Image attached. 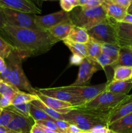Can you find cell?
Wrapping results in <instances>:
<instances>
[{
    "mask_svg": "<svg viewBox=\"0 0 132 133\" xmlns=\"http://www.w3.org/2000/svg\"><path fill=\"white\" fill-rule=\"evenodd\" d=\"M0 36L13 47L23 60L46 53L60 41L47 31L21 28L9 25H6L0 30Z\"/></svg>",
    "mask_w": 132,
    "mask_h": 133,
    "instance_id": "1",
    "label": "cell"
},
{
    "mask_svg": "<svg viewBox=\"0 0 132 133\" xmlns=\"http://www.w3.org/2000/svg\"><path fill=\"white\" fill-rule=\"evenodd\" d=\"M112 110H97L76 107L67 114H62L63 119L75 124L83 132H88L98 126L108 127L109 118Z\"/></svg>",
    "mask_w": 132,
    "mask_h": 133,
    "instance_id": "2",
    "label": "cell"
},
{
    "mask_svg": "<svg viewBox=\"0 0 132 133\" xmlns=\"http://www.w3.org/2000/svg\"><path fill=\"white\" fill-rule=\"evenodd\" d=\"M5 60L6 68L3 74H0V78L19 90L36 94L37 90L32 87L22 68L21 57L14 50Z\"/></svg>",
    "mask_w": 132,
    "mask_h": 133,
    "instance_id": "3",
    "label": "cell"
},
{
    "mask_svg": "<svg viewBox=\"0 0 132 133\" xmlns=\"http://www.w3.org/2000/svg\"><path fill=\"white\" fill-rule=\"evenodd\" d=\"M69 15L70 19L74 25L86 31L102 23L107 18L103 5L87 9L77 6L70 12Z\"/></svg>",
    "mask_w": 132,
    "mask_h": 133,
    "instance_id": "4",
    "label": "cell"
},
{
    "mask_svg": "<svg viewBox=\"0 0 132 133\" xmlns=\"http://www.w3.org/2000/svg\"><path fill=\"white\" fill-rule=\"evenodd\" d=\"M116 23V21L107 18L103 22L87 31L91 38L100 44L118 45Z\"/></svg>",
    "mask_w": 132,
    "mask_h": 133,
    "instance_id": "5",
    "label": "cell"
},
{
    "mask_svg": "<svg viewBox=\"0 0 132 133\" xmlns=\"http://www.w3.org/2000/svg\"><path fill=\"white\" fill-rule=\"evenodd\" d=\"M128 97V95L116 94L104 90L94 97L93 99L83 105L81 107L97 110H113L125 103Z\"/></svg>",
    "mask_w": 132,
    "mask_h": 133,
    "instance_id": "6",
    "label": "cell"
},
{
    "mask_svg": "<svg viewBox=\"0 0 132 133\" xmlns=\"http://www.w3.org/2000/svg\"><path fill=\"white\" fill-rule=\"evenodd\" d=\"M3 10L5 14L6 25L21 28L41 31L35 23V14L23 12L6 8H3Z\"/></svg>",
    "mask_w": 132,
    "mask_h": 133,
    "instance_id": "7",
    "label": "cell"
},
{
    "mask_svg": "<svg viewBox=\"0 0 132 133\" xmlns=\"http://www.w3.org/2000/svg\"><path fill=\"white\" fill-rule=\"evenodd\" d=\"M107 83L91 86H67L62 88L74 96L78 97L83 105L89 102L106 90ZM82 106V105H81Z\"/></svg>",
    "mask_w": 132,
    "mask_h": 133,
    "instance_id": "8",
    "label": "cell"
},
{
    "mask_svg": "<svg viewBox=\"0 0 132 133\" xmlns=\"http://www.w3.org/2000/svg\"><path fill=\"white\" fill-rule=\"evenodd\" d=\"M69 20V12L63 10L44 16L34 15L35 23L41 31H48L60 23Z\"/></svg>",
    "mask_w": 132,
    "mask_h": 133,
    "instance_id": "9",
    "label": "cell"
},
{
    "mask_svg": "<svg viewBox=\"0 0 132 133\" xmlns=\"http://www.w3.org/2000/svg\"><path fill=\"white\" fill-rule=\"evenodd\" d=\"M102 68L96 61H91L87 58H84L80 65L78 74L76 80L71 84V86H87L90 82L93 74Z\"/></svg>",
    "mask_w": 132,
    "mask_h": 133,
    "instance_id": "10",
    "label": "cell"
},
{
    "mask_svg": "<svg viewBox=\"0 0 132 133\" xmlns=\"http://www.w3.org/2000/svg\"><path fill=\"white\" fill-rule=\"evenodd\" d=\"M37 91L44 96L53 97V98L60 100L62 101L71 103L75 107L81 106L83 105L82 102L78 97L66 91L62 87L40 88V89H37Z\"/></svg>",
    "mask_w": 132,
    "mask_h": 133,
    "instance_id": "11",
    "label": "cell"
},
{
    "mask_svg": "<svg viewBox=\"0 0 132 133\" xmlns=\"http://www.w3.org/2000/svg\"><path fill=\"white\" fill-rule=\"evenodd\" d=\"M0 6L29 14H39L41 9L28 0H0Z\"/></svg>",
    "mask_w": 132,
    "mask_h": 133,
    "instance_id": "12",
    "label": "cell"
},
{
    "mask_svg": "<svg viewBox=\"0 0 132 133\" xmlns=\"http://www.w3.org/2000/svg\"><path fill=\"white\" fill-rule=\"evenodd\" d=\"M34 123V121L31 118L15 114L13 119L6 127L9 131L15 133H31V129Z\"/></svg>",
    "mask_w": 132,
    "mask_h": 133,
    "instance_id": "13",
    "label": "cell"
},
{
    "mask_svg": "<svg viewBox=\"0 0 132 133\" xmlns=\"http://www.w3.org/2000/svg\"><path fill=\"white\" fill-rule=\"evenodd\" d=\"M36 95L38 97V99L43 103L45 105L61 114H67L75 108V107L71 105V103L44 96L38 91L36 92Z\"/></svg>",
    "mask_w": 132,
    "mask_h": 133,
    "instance_id": "14",
    "label": "cell"
},
{
    "mask_svg": "<svg viewBox=\"0 0 132 133\" xmlns=\"http://www.w3.org/2000/svg\"><path fill=\"white\" fill-rule=\"evenodd\" d=\"M118 45L122 47L132 46V24L116 22Z\"/></svg>",
    "mask_w": 132,
    "mask_h": 133,
    "instance_id": "15",
    "label": "cell"
},
{
    "mask_svg": "<svg viewBox=\"0 0 132 133\" xmlns=\"http://www.w3.org/2000/svg\"><path fill=\"white\" fill-rule=\"evenodd\" d=\"M102 5L104 7L107 18H111L116 22H122L127 14V9L113 3L110 0H105Z\"/></svg>",
    "mask_w": 132,
    "mask_h": 133,
    "instance_id": "16",
    "label": "cell"
},
{
    "mask_svg": "<svg viewBox=\"0 0 132 133\" xmlns=\"http://www.w3.org/2000/svg\"><path fill=\"white\" fill-rule=\"evenodd\" d=\"M132 88V80L113 81L111 79L107 82V86L105 90L116 94L128 95V93Z\"/></svg>",
    "mask_w": 132,
    "mask_h": 133,
    "instance_id": "17",
    "label": "cell"
},
{
    "mask_svg": "<svg viewBox=\"0 0 132 133\" xmlns=\"http://www.w3.org/2000/svg\"><path fill=\"white\" fill-rule=\"evenodd\" d=\"M108 128L113 133H130L132 131V114L111 123Z\"/></svg>",
    "mask_w": 132,
    "mask_h": 133,
    "instance_id": "18",
    "label": "cell"
},
{
    "mask_svg": "<svg viewBox=\"0 0 132 133\" xmlns=\"http://www.w3.org/2000/svg\"><path fill=\"white\" fill-rule=\"evenodd\" d=\"M72 25L73 24H72V22L69 20L60 23V24L50 28L47 31H49V33L52 36L59 40L60 41L61 40L63 41L68 37Z\"/></svg>",
    "mask_w": 132,
    "mask_h": 133,
    "instance_id": "19",
    "label": "cell"
},
{
    "mask_svg": "<svg viewBox=\"0 0 132 133\" xmlns=\"http://www.w3.org/2000/svg\"><path fill=\"white\" fill-rule=\"evenodd\" d=\"M112 68L116 66L132 67V50L130 47H122L119 51V57Z\"/></svg>",
    "mask_w": 132,
    "mask_h": 133,
    "instance_id": "20",
    "label": "cell"
},
{
    "mask_svg": "<svg viewBox=\"0 0 132 133\" xmlns=\"http://www.w3.org/2000/svg\"><path fill=\"white\" fill-rule=\"evenodd\" d=\"M89 38L90 37L86 30L73 25L67 39L75 42L85 44L89 41Z\"/></svg>",
    "mask_w": 132,
    "mask_h": 133,
    "instance_id": "21",
    "label": "cell"
},
{
    "mask_svg": "<svg viewBox=\"0 0 132 133\" xmlns=\"http://www.w3.org/2000/svg\"><path fill=\"white\" fill-rule=\"evenodd\" d=\"M132 114V101L124 103L111 112L109 118L108 125L120 118Z\"/></svg>",
    "mask_w": 132,
    "mask_h": 133,
    "instance_id": "22",
    "label": "cell"
},
{
    "mask_svg": "<svg viewBox=\"0 0 132 133\" xmlns=\"http://www.w3.org/2000/svg\"><path fill=\"white\" fill-rule=\"evenodd\" d=\"M37 99H38V97L36 94H32L28 92L19 90L12 99V105L30 103Z\"/></svg>",
    "mask_w": 132,
    "mask_h": 133,
    "instance_id": "23",
    "label": "cell"
},
{
    "mask_svg": "<svg viewBox=\"0 0 132 133\" xmlns=\"http://www.w3.org/2000/svg\"><path fill=\"white\" fill-rule=\"evenodd\" d=\"M113 81H128L132 79V67L116 66L114 68Z\"/></svg>",
    "mask_w": 132,
    "mask_h": 133,
    "instance_id": "24",
    "label": "cell"
},
{
    "mask_svg": "<svg viewBox=\"0 0 132 133\" xmlns=\"http://www.w3.org/2000/svg\"><path fill=\"white\" fill-rule=\"evenodd\" d=\"M63 43L70 49L72 55H79L84 58H87L86 46L85 44L71 41L67 39L63 40Z\"/></svg>",
    "mask_w": 132,
    "mask_h": 133,
    "instance_id": "25",
    "label": "cell"
},
{
    "mask_svg": "<svg viewBox=\"0 0 132 133\" xmlns=\"http://www.w3.org/2000/svg\"><path fill=\"white\" fill-rule=\"evenodd\" d=\"M85 45L86 46L87 53V58L91 61H96L97 57L102 53L100 44L90 38L89 41Z\"/></svg>",
    "mask_w": 132,
    "mask_h": 133,
    "instance_id": "26",
    "label": "cell"
},
{
    "mask_svg": "<svg viewBox=\"0 0 132 133\" xmlns=\"http://www.w3.org/2000/svg\"><path fill=\"white\" fill-rule=\"evenodd\" d=\"M19 90L0 78V96L12 99Z\"/></svg>",
    "mask_w": 132,
    "mask_h": 133,
    "instance_id": "27",
    "label": "cell"
},
{
    "mask_svg": "<svg viewBox=\"0 0 132 133\" xmlns=\"http://www.w3.org/2000/svg\"><path fill=\"white\" fill-rule=\"evenodd\" d=\"M31 103H32V105H34V106L37 107L38 108L40 109L41 110H42L43 111L45 112L47 115H49V116L51 117L53 119L64 120L62 114L57 112L56 111H55V110H54L53 109H50V107H47V105H45V104L43 102H41L40 99L35 100V101H32Z\"/></svg>",
    "mask_w": 132,
    "mask_h": 133,
    "instance_id": "28",
    "label": "cell"
},
{
    "mask_svg": "<svg viewBox=\"0 0 132 133\" xmlns=\"http://www.w3.org/2000/svg\"><path fill=\"white\" fill-rule=\"evenodd\" d=\"M30 114L34 122L40 120H50L53 121V122L54 120V119L47 115L45 112L38 108L37 107L32 105L31 103V106H30Z\"/></svg>",
    "mask_w": 132,
    "mask_h": 133,
    "instance_id": "29",
    "label": "cell"
},
{
    "mask_svg": "<svg viewBox=\"0 0 132 133\" xmlns=\"http://www.w3.org/2000/svg\"><path fill=\"white\" fill-rule=\"evenodd\" d=\"M100 48L102 53L107 55L116 61L120 49L119 45L110 44H100Z\"/></svg>",
    "mask_w": 132,
    "mask_h": 133,
    "instance_id": "30",
    "label": "cell"
},
{
    "mask_svg": "<svg viewBox=\"0 0 132 133\" xmlns=\"http://www.w3.org/2000/svg\"><path fill=\"white\" fill-rule=\"evenodd\" d=\"M30 106H31V103L21 104V105H10L9 107L6 108V109L13 112L15 114H19V115L23 116L27 118H31V114H30Z\"/></svg>",
    "mask_w": 132,
    "mask_h": 133,
    "instance_id": "31",
    "label": "cell"
},
{
    "mask_svg": "<svg viewBox=\"0 0 132 133\" xmlns=\"http://www.w3.org/2000/svg\"><path fill=\"white\" fill-rule=\"evenodd\" d=\"M13 51V47L0 36V57L5 59Z\"/></svg>",
    "mask_w": 132,
    "mask_h": 133,
    "instance_id": "32",
    "label": "cell"
},
{
    "mask_svg": "<svg viewBox=\"0 0 132 133\" xmlns=\"http://www.w3.org/2000/svg\"><path fill=\"white\" fill-rule=\"evenodd\" d=\"M96 62L102 68V69H104L106 66H111L115 63L116 61L107 55L101 53L96 59Z\"/></svg>",
    "mask_w": 132,
    "mask_h": 133,
    "instance_id": "33",
    "label": "cell"
},
{
    "mask_svg": "<svg viewBox=\"0 0 132 133\" xmlns=\"http://www.w3.org/2000/svg\"><path fill=\"white\" fill-rule=\"evenodd\" d=\"M15 113L6 109H3V111L0 115V125L6 127L14 118Z\"/></svg>",
    "mask_w": 132,
    "mask_h": 133,
    "instance_id": "34",
    "label": "cell"
},
{
    "mask_svg": "<svg viewBox=\"0 0 132 133\" xmlns=\"http://www.w3.org/2000/svg\"><path fill=\"white\" fill-rule=\"evenodd\" d=\"M60 6L62 10L70 12L75 8L79 6L78 0H60Z\"/></svg>",
    "mask_w": 132,
    "mask_h": 133,
    "instance_id": "35",
    "label": "cell"
},
{
    "mask_svg": "<svg viewBox=\"0 0 132 133\" xmlns=\"http://www.w3.org/2000/svg\"><path fill=\"white\" fill-rule=\"evenodd\" d=\"M35 123H37V124L41 125L44 126V127H47V128L49 129H51L53 131H56V132H58L60 133H63L62 131L57 127L56 125L55 124L54 122L50 120H40V121H37V122H35Z\"/></svg>",
    "mask_w": 132,
    "mask_h": 133,
    "instance_id": "36",
    "label": "cell"
},
{
    "mask_svg": "<svg viewBox=\"0 0 132 133\" xmlns=\"http://www.w3.org/2000/svg\"><path fill=\"white\" fill-rule=\"evenodd\" d=\"M104 1L105 0H89L86 5L81 6V7L84 9L98 7V6H102L104 3Z\"/></svg>",
    "mask_w": 132,
    "mask_h": 133,
    "instance_id": "37",
    "label": "cell"
},
{
    "mask_svg": "<svg viewBox=\"0 0 132 133\" xmlns=\"http://www.w3.org/2000/svg\"><path fill=\"white\" fill-rule=\"evenodd\" d=\"M53 122L55 123L57 127L63 132V133H67V129H68L71 123L65 120H60V119H54Z\"/></svg>",
    "mask_w": 132,
    "mask_h": 133,
    "instance_id": "38",
    "label": "cell"
},
{
    "mask_svg": "<svg viewBox=\"0 0 132 133\" xmlns=\"http://www.w3.org/2000/svg\"><path fill=\"white\" fill-rule=\"evenodd\" d=\"M88 132L91 133H113L109 129L108 127H106V126H98V127H96L92 129Z\"/></svg>",
    "mask_w": 132,
    "mask_h": 133,
    "instance_id": "39",
    "label": "cell"
},
{
    "mask_svg": "<svg viewBox=\"0 0 132 133\" xmlns=\"http://www.w3.org/2000/svg\"><path fill=\"white\" fill-rule=\"evenodd\" d=\"M84 58L79 55H72L70 58V63L72 65H80Z\"/></svg>",
    "mask_w": 132,
    "mask_h": 133,
    "instance_id": "40",
    "label": "cell"
},
{
    "mask_svg": "<svg viewBox=\"0 0 132 133\" xmlns=\"http://www.w3.org/2000/svg\"><path fill=\"white\" fill-rule=\"evenodd\" d=\"M10 105H12V99L4 96L0 97V107L2 109H6Z\"/></svg>",
    "mask_w": 132,
    "mask_h": 133,
    "instance_id": "41",
    "label": "cell"
},
{
    "mask_svg": "<svg viewBox=\"0 0 132 133\" xmlns=\"http://www.w3.org/2000/svg\"><path fill=\"white\" fill-rule=\"evenodd\" d=\"M112 3L124 8V9H127L129 6L131 0H110Z\"/></svg>",
    "mask_w": 132,
    "mask_h": 133,
    "instance_id": "42",
    "label": "cell"
},
{
    "mask_svg": "<svg viewBox=\"0 0 132 133\" xmlns=\"http://www.w3.org/2000/svg\"><path fill=\"white\" fill-rule=\"evenodd\" d=\"M6 25V19H5V14L3 10V8L0 6V30L2 29Z\"/></svg>",
    "mask_w": 132,
    "mask_h": 133,
    "instance_id": "43",
    "label": "cell"
},
{
    "mask_svg": "<svg viewBox=\"0 0 132 133\" xmlns=\"http://www.w3.org/2000/svg\"><path fill=\"white\" fill-rule=\"evenodd\" d=\"M83 131L75 124H70L67 133H82Z\"/></svg>",
    "mask_w": 132,
    "mask_h": 133,
    "instance_id": "44",
    "label": "cell"
},
{
    "mask_svg": "<svg viewBox=\"0 0 132 133\" xmlns=\"http://www.w3.org/2000/svg\"><path fill=\"white\" fill-rule=\"evenodd\" d=\"M31 133H45L41 127L36 123H34L31 129Z\"/></svg>",
    "mask_w": 132,
    "mask_h": 133,
    "instance_id": "45",
    "label": "cell"
},
{
    "mask_svg": "<svg viewBox=\"0 0 132 133\" xmlns=\"http://www.w3.org/2000/svg\"><path fill=\"white\" fill-rule=\"evenodd\" d=\"M6 64L5 60L3 58L0 57V74H3L6 70Z\"/></svg>",
    "mask_w": 132,
    "mask_h": 133,
    "instance_id": "46",
    "label": "cell"
},
{
    "mask_svg": "<svg viewBox=\"0 0 132 133\" xmlns=\"http://www.w3.org/2000/svg\"><path fill=\"white\" fill-rule=\"evenodd\" d=\"M124 22V23H129V24H132V15L129 14H126L122 22Z\"/></svg>",
    "mask_w": 132,
    "mask_h": 133,
    "instance_id": "47",
    "label": "cell"
},
{
    "mask_svg": "<svg viewBox=\"0 0 132 133\" xmlns=\"http://www.w3.org/2000/svg\"><path fill=\"white\" fill-rule=\"evenodd\" d=\"M36 124H37V123H36ZM37 125H40V127H41V128H42V129L43 130L44 132H45V133H60V132H56V131H53V130H51V129H49L47 128V127H44V126L41 125H39V124H37Z\"/></svg>",
    "mask_w": 132,
    "mask_h": 133,
    "instance_id": "48",
    "label": "cell"
},
{
    "mask_svg": "<svg viewBox=\"0 0 132 133\" xmlns=\"http://www.w3.org/2000/svg\"><path fill=\"white\" fill-rule=\"evenodd\" d=\"M28 1L34 4L36 6H38V8L41 9V3H41V1H42V0H28Z\"/></svg>",
    "mask_w": 132,
    "mask_h": 133,
    "instance_id": "49",
    "label": "cell"
},
{
    "mask_svg": "<svg viewBox=\"0 0 132 133\" xmlns=\"http://www.w3.org/2000/svg\"><path fill=\"white\" fill-rule=\"evenodd\" d=\"M9 132L10 131L6 127H3L0 125V133H9Z\"/></svg>",
    "mask_w": 132,
    "mask_h": 133,
    "instance_id": "50",
    "label": "cell"
},
{
    "mask_svg": "<svg viewBox=\"0 0 132 133\" xmlns=\"http://www.w3.org/2000/svg\"><path fill=\"white\" fill-rule=\"evenodd\" d=\"M89 0H78L79 3V6H83L87 4Z\"/></svg>",
    "mask_w": 132,
    "mask_h": 133,
    "instance_id": "51",
    "label": "cell"
},
{
    "mask_svg": "<svg viewBox=\"0 0 132 133\" xmlns=\"http://www.w3.org/2000/svg\"><path fill=\"white\" fill-rule=\"evenodd\" d=\"M127 14H131V15H132V0L131 1L130 4H129V6L128 7V9H127Z\"/></svg>",
    "mask_w": 132,
    "mask_h": 133,
    "instance_id": "52",
    "label": "cell"
},
{
    "mask_svg": "<svg viewBox=\"0 0 132 133\" xmlns=\"http://www.w3.org/2000/svg\"><path fill=\"white\" fill-rule=\"evenodd\" d=\"M132 101V94L131 95H128V99H127V101L126 103L129 102V101Z\"/></svg>",
    "mask_w": 132,
    "mask_h": 133,
    "instance_id": "53",
    "label": "cell"
},
{
    "mask_svg": "<svg viewBox=\"0 0 132 133\" xmlns=\"http://www.w3.org/2000/svg\"><path fill=\"white\" fill-rule=\"evenodd\" d=\"M3 109H2V108H1V107H0V115H1V112H2V111H3Z\"/></svg>",
    "mask_w": 132,
    "mask_h": 133,
    "instance_id": "54",
    "label": "cell"
},
{
    "mask_svg": "<svg viewBox=\"0 0 132 133\" xmlns=\"http://www.w3.org/2000/svg\"><path fill=\"white\" fill-rule=\"evenodd\" d=\"M9 133H15V132H12V131H10V132H9Z\"/></svg>",
    "mask_w": 132,
    "mask_h": 133,
    "instance_id": "55",
    "label": "cell"
},
{
    "mask_svg": "<svg viewBox=\"0 0 132 133\" xmlns=\"http://www.w3.org/2000/svg\"><path fill=\"white\" fill-rule=\"evenodd\" d=\"M130 48H131V50H132V46H131V47H130Z\"/></svg>",
    "mask_w": 132,
    "mask_h": 133,
    "instance_id": "56",
    "label": "cell"
},
{
    "mask_svg": "<svg viewBox=\"0 0 132 133\" xmlns=\"http://www.w3.org/2000/svg\"><path fill=\"white\" fill-rule=\"evenodd\" d=\"M1 97V96H0V97Z\"/></svg>",
    "mask_w": 132,
    "mask_h": 133,
    "instance_id": "57",
    "label": "cell"
},
{
    "mask_svg": "<svg viewBox=\"0 0 132 133\" xmlns=\"http://www.w3.org/2000/svg\"><path fill=\"white\" fill-rule=\"evenodd\" d=\"M130 133H132V131H131V132H130Z\"/></svg>",
    "mask_w": 132,
    "mask_h": 133,
    "instance_id": "58",
    "label": "cell"
},
{
    "mask_svg": "<svg viewBox=\"0 0 132 133\" xmlns=\"http://www.w3.org/2000/svg\"><path fill=\"white\" fill-rule=\"evenodd\" d=\"M42 1H43V0H42Z\"/></svg>",
    "mask_w": 132,
    "mask_h": 133,
    "instance_id": "59",
    "label": "cell"
},
{
    "mask_svg": "<svg viewBox=\"0 0 132 133\" xmlns=\"http://www.w3.org/2000/svg\"><path fill=\"white\" fill-rule=\"evenodd\" d=\"M131 80H132V79H131Z\"/></svg>",
    "mask_w": 132,
    "mask_h": 133,
    "instance_id": "60",
    "label": "cell"
}]
</instances>
